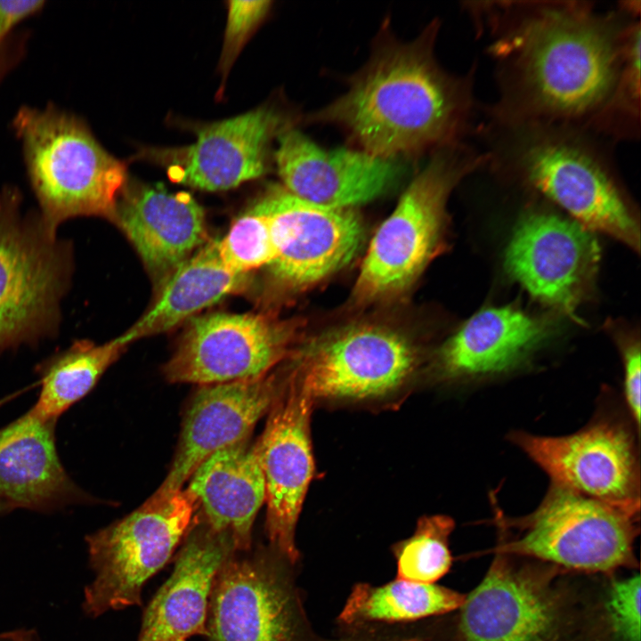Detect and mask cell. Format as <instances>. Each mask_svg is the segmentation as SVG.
<instances>
[{"label": "cell", "instance_id": "cell-1", "mask_svg": "<svg viewBox=\"0 0 641 641\" xmlns=\"http://www.w3.org/2000/svg\"><path fill=\"white\" fill-rule=\"evenodd\" d=\"M483 8L499 62L502 125H590L609 101L632 21L588 2L496 3Z\"/></svg>", "mask_w": 641, "mask_h": 641}, {"label": "cell", "instance_id": "cell-2", "mask_svg": "<svg viewBox=\"0 0 641 641\" xmlns=\"http://www.w3.org/2000/svg\"><path fill=\"white\" fill-rule=\"evenodd\" d=\"M437 29L434 21L412 42L378 44L348 90L309 120L343 126L363 150L385 158L456 142L469 118L471 83L436 62Z\"/></svg>", "mask_w": 641, "mask_h": 641}, {"label": "cell", "instance_id": "cell-3", "mask_svg": "<svg viewBox=\"0 0 641 641\" xmlns=\"http://www.w3.org/2000/svg\"><path fill=\"white\" fill-rule=\"evenodd\" d=\"M13 127L45 229L78 216L114 220L126 168L97 141L86 123L55 106L22 107Z\"/></svg>", "mask_w": 641, "mask_h": 641}, {"label": "cell", "instance_id": "cell-4", "mask_svg": "<svg viewBox=\"0 0 641 641\" xmlns=\"http://www.w3.org/2000/svg\"><path fill=\"white\" fill-rule=\"evenodd\" d=\"M503 126L508 133L497 164L514 171L587 229L639 249V226L605 161L583 136L568 125Z\"/></svg>", "mask_w": 641, "mask_h": 641}, {"label": "cell", "instance_id": "cell-5", "mask_svg": "<svg viewBox=\"0 0 641 641\" xmlns=\"http://www.w3.org/2000/svg\"><path fill=\"white\" fill-rule=\"evenodd\" d=\"M499 541L491 552L525 557L561 571L609 573L635 569L639 515L550 484L539 507L519 518L496 509Z\"/></svg>", "mask_w": 641, "mask_h": 641}, {"label": "cell", "instance_id": "cell-6", "mask_svg": "<svg viewBox=\"0 0 641 641\" xmlns=\"http://www.w3.org/2000/svg\"><path fill=\"white\" fill-rule=\"evenodd\" d=\"M20 203L16 188L0 191V353L56 334L73 272L71 242Z\"/></svg>", "mask_w": 641, "mask_h": 641}, {"label": "cell", "instance_id": "cell-7", "mask_svg": "<svg viewBox=\"0 0 641 641\" xmlns=\"http://www.w3.org/2000/svg\"><path fill=\"white\" fill-rule=\"evenodd\" d=\"M486 160L457 142L435 150L374 234L355 283L357 300L401 291L418 277L439 244L450 191Z\"/></svg>", "mask_w": 641, "mask_h": 641}, {"label": "cell", "instance_id": "cell-8", "mask_svg": "<svg viewBox=\"0 0 641 641\" xmlns=\"http://www.w3.org/2000/svg\"><path fill=\"white\" fill-rule=\"evenodd\" d=\"M198 509L183 489L165 499L150 497L131 514L87 536L94 579L85 589V613L97 617L140 606L145 583L183 541Z\"/></svg>", "mask_w": 641, "mask_h": 641}, {"label": "cell", "instance_id": "cell-9", "mask_svg": "<svg viewBox=\"0 0 641 641\" xmlns=\"http://www.w3.org/2000/svg\"><path fill=\"white\" fill-rule=\"evenodd\" d=\"M560 572L494 553L483 579L459 608L458 641H564L572 613L557 582Z\"/></svg>", "mask_w": 641, "mask_h": 641}, {"label": "cell", "instance_id": "cell-10", "mask_svg": "<svg viewBox=\"0 0 641 641\" xmlns=\"http://www.w3.org/2000/svg\"><path fill=\"white\" fill-rule=\"evenodd\" d=\"M510 441L547 473L552 484L639 515L638 455L634 436L620 423L596 420L563 436L517 431Z\"/></svg>", "mask_w": 641, "mask_h": 641}, {"label": "cell", "instance_id": "cell-11", "mask_svg": "<svg viewBox=\"0 0 641 641\" xmlns=\"http://www.w3.org/2000/svg\"><path fill=\"white\" fill-rule=\"evenodd\" d=\"M280 556L252 548L230 553L209 596V641H297L299 604Z\"/></svg>", "mask_w": 641, "mask_h": 641}, {"label": "cell", "instance_id": "cell-12", "mask_svg": "<svg viewBox=\"0 0 641 641\" xmlns=\"http://www.w3.org/2000/svg\"><path fill=\"white\" fill-rule=\"evenodd\" d=\"M291 339L285 322L264 314L197 316L163 372L171 383L201 385L258 377L286 358Z\"/></svg>", "mask_w": 641, "mask_h": 641}, {"label": "cell", "instance_id": "cell-13", "mask_svg": "<svg viewBox=\"0 0 641 641\" xmlns=\"http://www.w3.org/2000/svg\"><path fill=\"white\" fill-rule=\"evenodd\" d=\"M314 399L290 373L256 440L265 483V531L272 549L298 559L295 531L314 474L310 423Z\"/></svg>", "mask_w": 641, "mask_h": 641}, {"label": "cell", "instance_id": "cell-14", "mask_svg": "<svg viewBox=\"0 0 641 641\" xmlns=\"http://www.w3.org/2000/svg\"><path fill=\"white\" fill-rule=\"evenodd\" d=\"M599 259L590 230L553 213L532 212L515 227L505 267L533 297L574 316L591 289Z\"/></svg>", "mask_w": 641, "mask_h": 641}, {"label": "cell", "instance_id": "cell-15", "mask_svg": "<svg viewBox=\"0 0 641 641\" xmlns=\"http://www.w3.org/2000/svg\"><path fill=\"white\" fill-rule=\"evenodd\" d=\"M415 363V351L402 336L380 327L357 326L313 343L291 373L313 399H364L396 389Z\"/></svg>", "mask_w": 641, "mask_h": 641}, {"label": "cell", "instance_id": "cell-16", "mask_svg": "<svg viewBox=\"0 0 641 641\" xmlns=\"http://www.w3.org/2000/svg\"><path fill=\"white\" fill-rule=\"evenodd\" d=\"M270 106L199 127L183 147L149 149L140 157L166 167L173 181L199 190L226 191L265 174L271 146L285 129Z\"/></svg>", "mask_w": 641, "mask_h": 641}, {"label": "cell", "instance_id": "cell-17", "mask_svg": "<svg viewBox=\"0 0 641 641\" xmlns=\"http://www.w3.org/2000/svg\"><path fill=\"white\" fill-rule=\"evenodd\" d=\"M272 218L279 256L272 275L291 288L312 285L349 264L363 238L353 208L318 205L285 188H273L255 204Z\"/></svg>", "mask_w": 641, "mask_h": 641}, {"label": "cell", "instance_id": "cell-18", "mask_svg": "<svg viewBox=\"0 0 641 641\" xmlns=\"http://www.w3.org/2000/svg\"><path fill=\"white\" fill-rule=\"evenodd\" d=\"M280 385L275 375L204 385L191 401L166 478L150 496L165 499L183 490L195 470L215 452L248 436L268 413Z\"/></svg>", "mask_w": 641, "mask_h": 641}, {"label": "cell", "instance_id": "cell-19", "mask_svg": "<svg viewBox=\"0 0 641 641\" xmlns=\"http://www.w3.org/2000/svg\"><path fill=\"white\" fill-rule=\"evenodd\" d=\"M278 174L295 196L326 207L353 208L377 199L399 178L396 158L363 150H325L295 128L277 137Z\"/></svg>", "mask_w": 641, "mask_h": 641}, {"label": "cell", "instance_id": "cell-20", "mask_svg": "<svg viewBox=\"0 0 641 641\" xmlns=\"http://www.w3.org/2000/svg\"><path fill=\"white\" fill-rule=\"evenodd\" d=\"M233 550L229 534L213 531L196 514L171 575L144 611L137 641H186L196 635L206 637L212 586Z\"/></svg>", "mask_w": 641, "mask_h": 641}, {"label": "cell", "instance_id": "cell-21", "mask_svg": "<svg viewBox=\"0 0 641 641\" xmlns=\"http://www.w3.org/2000/svg\"><path fill=\"white\" fill-rule=\"evenodd\" d=\"M554 329L551 320L513 306L483 309L441 348L440 375L478 379L507 373L520 366Z\"/></svg>", "mask_w": 641, "mask_h": 641}, {"label": "cell", "instance_id": "cell-22", "mask_svg": "<svg viewBox=\"0 0 641 641\" xmlns=\"http://www.w3.org/2000/svg\"><path fill=\"white\" fill-rule=\"evenodd\" d=\"M122 194L114 221L156 274L172 272L205 240V213L191 194L160 184L125 187Z\"/></svg>", "mask_w": 641, "mask_h": 641}, {"label": "cell", "instance_id": "cell-23", "mask_svg": "<svg viewBox=\"0 0 641 641\" xmlns=\"http://www.w3.org/2000/svg\"><path fill=\"white\" fill-rule=\"evenodd\" d=\"M186 490L201 519L231 536L235 550L252 548L256 516L265 502V483L257 442L250 436L207 458L190 477Z\"/></svg>", "mask_w": 641, "mask_h": 641}, {"label": "cell", "instance_id": "cell-24", "mask_svg": "<svg viewBox=\"0 0 641 641\" xmlns=\"http://www.w3.org/2000/svg\"><path fill=\"white\" fill-rule=\"evenodd\" d=\"M56 421L30 410L0 429V499L31 509H49L79 499L55 447Z\"/></svg>", "mask_w": 641, "mask_h": 641}, {"label": "cell", "instance_id": "cell-25", "mask_svg": "<svg viewBox=\"0 0 641 641\" xmlns=\"http://www.w3.org/2000/svg\"><path fill=\"white\" fill-rule=\"evenodd\" d=\"M247 274L235 273L221 260L218 241H211L172 272L152 307L119 336L126 345L173 329L245 285Z\"/></svg>", "mask_w": 641, "mask_h": 641}, {"label": "cell", "instance_id": "cell-26", "mask_svg": "<svg viewBox=\"0 0 641 641\" xmlns=\"http://www.w3.org/2000/svg\"><path fill=\"white\" fill-rule=\"evenodd\" d=\"M126 345L119 337L99 345L88 340L74 342L42 366L40 395L30 411L43 420L56 421L92 390Z\"/></svg>", "mask_w": 641, "mask_h": 641}, {"label": "cell", "instance_id": "cell-27", "mask_svg": "<svg viewBox=\"0 0 641 641\" xmlns=\"http://www.w3.org/2000/svg\"><path fill=\"white\" fill-rule=\"evenodd\" d=\"M465 595L434 584L401 579L380 587L357 584L339 620L346 624L408 621L459 609Z\"/></svg>", "mask_w": 641, "mask_h": 641}, {"label": "cell", "instance_id": "cell-28", "mask_svg": "<svg viewBox=\"0 0 641 641\" xmlns=\"http://www.w3.org/2000/svg\"><path fill=\"white\" fill-rule=\"evenodd\" d=\"M454 526L444 515L420 518L413 535L394 548L397 579L434 584L443 577L452 563L449 538Z\"/></svg>", "mask_w": 641, "mask_h": 641}, {"label": "cell", "instance_id": "cell-29", "mask_svg": "<svg viewBox=\"0 0 641 641\" xmlns=\"http://www.w3.org/2000/svg\"><path fill=\"white\" fill-rule=\"evenodd\" d=\"M224 265L235 273L247 274L271 265L279 256L272 218L254 205L238 217L227 234L218 241Z\"/></svg>", "mask_w": 641, "mask_h": 641}, {"label": "cell", "instance_id": "cell-30", "mask_svg": "<svg viewBox=\"0 0 641 641\" xmlns=\"http://www.w3.org/2000/svg\"><path fill=\"white\" fill-rule=\"evenodd\" d=\"M640 23H632L612 95L590 126L613 135L633 136L640 119Z\"/></svg>", "mask_w": 641, "mask_h": 641}, {"label": "cell", "instance_id": "cell-31", "mask_svg": "<svg viewBox=\"0 0 641 641\" xmlns=\"http://www.w3.org/2000/svg\"><path fill=\"white\" fill-rule=\"evenodd\" d=\"M640 586L638 573L610 586L605 611L616 641H640Z\"/></svg>", "mask_w": 641, "mask_h": 641}, {"label": "cell", "instance_id": "cell-32", "mask_svg": "<svg viewBox=\"0 0 641 641\" xmlns=\"http://www.w3.org/2000/svg\"><path fill=\"white\" fill-rule=\"evenodd\" d=\"M270 1H229L220 70L224 80L238 54L265 17Z\"/></svg>", "mask_w": 641, "mask_h": 641}, {"label": "cell", "instance_id": "cell-33", "mask_svg": "<svg viewBox=\"0 0 641 641\" xmlns=\"http://www.w3.org/2000/svg\"><path fill=\"white\" fill-rule=\"evenodd\" d=\"M625 401L636 427L640 426V345L639 342L626 344L623 347Z\"/></svg>", "mask_w": 641, "mask_h": 641}, {"label": "cell", "instance_id": "cell-34", "mask_svg": "<svg viewBox=\"0 0 641 641\" xmlns=\"http://www.w3.org/2000/svg\"><path fill=\"white\" fill-rule=\"evenodd\" d=\"M44 1L0 0V44L10 36L14 27L23 20L37 13Z\"/></svg>", "mask_w": 641, "mask_h": 641}, {"label": "cell", "instance_id": "cell-35", "mask_svg": "<svg viewBox=\"0 0 641 641\" xmlns=\"http://www.w3.org/2000/svg\"><path fill=\"white\" fill-rule=\"evenodd\" d=\"M24 51V40L12 35L0 44V80L20 61Z\"/></svg>", "mask_w": 641, "mask_h": 641}, {"label": "cell", "instance_id": "cell-36", "mask_svg": "<svg viewBox=\"0 0 641 641\" xmlns=\"http://www.w3.org/2000/svg\"><path fill=\"white\" fill-rule=\"evenodd\" d=\"M0 641H40L34 630L18 629L0 634Z\"/></svg>", "mask_w": 641, "mask_h": 641}, {"label": "cell", "instance_id": "cell-37", "mask_svg": "<svg viewBox=\"0 0 641 641\" xmlns=\"http://www.w3.org/2000/svg\"><path fill=\"white\" fill-rule=\"evenodd\" d=\"M10 507H12V506L9 505L7 502L0 499V513L5 511V510L8 509Z\"/></svg>", "mask_w": 641, "mask_h": 641}, {"label": "cell", "instance_id": "cell-38", "mask_svg": "<svg viewBox=\"0 0 641 641\" xmlns=\"http://www.w3.org/2000/svg\"><path fill=\"white\" fill-rule=\"evenodd\" d=\"M350 641H380V640L357 639V640H350ZM404 641H414V640H404Z\"/></svg>", "mask_w": 641, "mask_h": 641}]
</instances>
